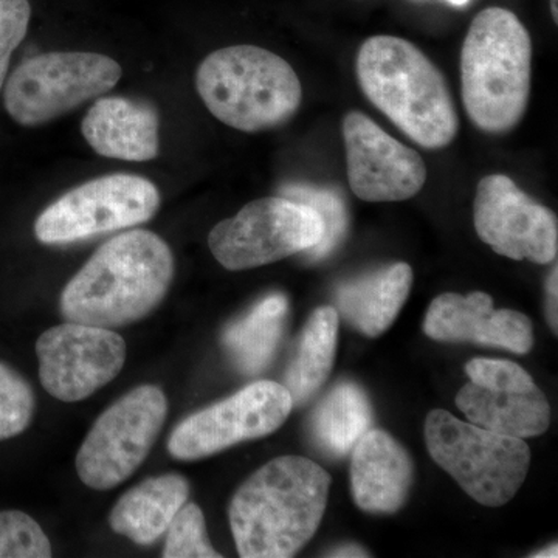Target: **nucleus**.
<instances>
[{"label":"nucleus","mask_w":558,"mask_h":558,"mask_svg":"<svg viewBox=\"0 0 558 558\" xmlns=\"http://www.w3.org/2000/svg\"><path fill=\"white\" fill-rule=\"evenodd\" d=\"M425 442L436 464L488 508H499L515 497L531 464L524 439L459 421L446 410L428 414Z\"/></svg>","instance_id":"nucleus-6"},{"label":"nucleus","mask_w":558,"mask_h":558,"mask_svg":"<svg viewBox=\"0 0 558 558\" xmlns=\"http://www.w3.org/2000/svg\"><path fill=\"white\" fill-rule=\"evenodd\" d=\"M31 16L28 0H0V90L5 83L11 54L27 35Z\"/></svg>","instance_id":"nucleus-28"},{"label":"nucleus","mask_w":558,"mask_h":558,"mask_svg":"<svg viewBox=\"0 0 558 558\" xmlns=\"http://www.w3.org/2000/svg\"><path fill=\"white\" fill-rule=\"evenodd\" d=\"M446 2H449L450 5L453 7H465L470 2V0H446Z\"/></svg>","instance_id":"nucleus-33"},{"label":"nucleus","mask_w":558,"mask_h":558,"mask_svg":"<svg viewBox=\"0 0 558 558\" xmlns=\"http://www.w3.org/2000/svg\"><path fill=\"white\" fill-rule=\"evenodd\" d=\"M355 72L365 97L422 148L442 149L457 137L459 119L449 84L410 40L385 35L366 39Z\"/></svg>","instance_id":"nucleus-3"},{"label":"nucleus","mask_w":558,"mask_h":558,"mask_svg":"<svg viewBox=\"0 0 558 558\" xmlns=\"http://www.w3.org/2000/svg\"><path fill=\"white\" fill-rule=\"evenodd\" d=\"M329 488V473L307 458L279 457L256 470L229 506L240 557L296 556L318 531Z\"/></svg>","instance_id":"nucleus-2"},{"label":"nucleus","mask_w":558,"mask_h":558,"mask_svg":"<svg viewBox=\"0 0 558 558\" xmlns=\"http://www.w3.org/2000/svg\"><path fill=\"white\" fill-rule=\"evenodd\" d=\"M160 193L142 175L112 174L70 190L38 216L40 244H73L148 222L160 208Z\"/></svg>","instance_id":"nucleus-10"},{"label":"nucleus","mask_w":558,"mask_h":558,"mask_svg":"<svg viewBox=\"0 0 558 558\" xmlns=\"http://www.w3.org/2000/svg\"><path fill=\"white\" fill-rule=\"evenodd\" d=\"M352 451L351 492L368 513H396L409 498L414 465L409 451L381 429H368Z\"/></svg>","instance_id":"nucleus-17"},{"label":"nucleus","mask_w":558,"mask_h":558,"mask_svg":"<svg viewBox=\"0 0 558 558\" xmlns=\"http://www.w3.org/2000/svg\"><path fill=\"white\" fill-rule=\"evenodd\" d=\"M189 498L190 483L178 473L142 481L121 495L110 510V527L135 545L148 546L167 532Z\"/></svg>","instance_id":"nucleus-19"},{"label":"nucleus","mask_w":558,"mask_h":558,"mask_svg":"<svg viewBox=\"0 0 558 558\" xmlns=\"http://www.w3.org/2000/svg\"><path fill=\"white\" fill-rule=\"evenodd\" d=\"M159 128V113L153 106L123 97L95 101L81 123V132L95 153L124 161L156 159Z\"/></svg>","instance_id":"nucleus-18"},{"label":"nucleus","mask_w":558,"mask_h":558,"mask_svg":"<svg viewBox=\"0 0 558 558\" xmlns=\"http://www.w3.org/2000/svg\"><path fill=\"white\" fill-rule=\"evenodd\" d=\"M473 222L481 241L498 255L534 264L557 259L556 213L529 197L505 174L481 179L473 205Z\"/></svg>","instance_id":"nucleus-14"},{"label":"nucleus","mask_w":558,"mask_h":558,"mask_svg":"<svg viewBox=\"0 0 558 558\" xmlns=\"http://www.w3.org/2000/svg\"><path fill=\"white\" fill-rule=\"evenodd\" d=\"M532 557H534V558H545V557L557 558L558 557L557 543H554V545H550L549 548L539 550V553L534 554V556H532Z\"/></svg>","instance_id":"nucleus-31"},{"label":"nucleus","mask_w":558,"mask_h":558,"mask_svg":"<svg viewBox=\"0 0 558 558\" xmlns=\"http://www.w3.org/2000/svg\"><path fill=\"white\" fill-rule=\"evenodd\" d=\"M413 278L409 264L398 263L343 282L336 292L337 312L365 336L379 337L402 311Z\"/></svg>","instance_id":"nucleus-20"},{"label":"nucleus","mask_w":558,"mask_h":558,"mask_svg":"<svg viewBox=\"0 0 558 558\" xmlns=\"http://www.w3.org/2000/svg\"><path fill=\"white\" fill-rule=\"evenodd\" d=\"M550 11H553L554 22H558V0H550Z\"/></svg>","instance_id":"nucleus-32"},{"label":"nucleus","mask_w":558,"mask_h":558,"mask_svg":"<svg viewBox=\"0 0 558 558\" xmlns=\"http://www.w3.org/2000/svg\"><path fill=\"white\" fill-rule=\"evenodd\" d=\"M196 87L211 116L250 134L288 123L303 101V86L292 65L256 46L209 53L197 69Z\"/></svg>","instance_id":"nucleus-5"},{"label":"nucleus","mask_w":558,"mask_h":558,"mask_svg":"<svg viewBox=\"0 0 558 558\" xmlns=\"http://www.w3.org/2000/svg\"><path fill=\"white\" fill-rule=\"evenodd\" d=\"M282 196L288 199L303 202L318 213L325 223V234L314 248L307 250L311 259L317 260L328 256L343 240L348 230L347 205L340 194L328 189H315L311 185H292L282 189Z\"/></svg>","instance_id":"nucleus-24"},{"label":"nucleus","mask_w":558,"mask_h":558,"mask_svg":"<svg viewBox=\"0 0 558 558\" xmlns=\"http://www.w3.org/2000/svg\"><path fill=\"white\" fill-rule=\"evenodd\" d=\"M36 396L16 369L0 362V440L17 438L33 422Z\"/></svg>","instance_id":"nucleus-25"},{"label":"nucleus","mask_w":558,"mask_h":558,"mask_svg":"<svg viewBox=\"0 0 558 558\" xmlns=\"http://www.w3.org/2000/svg\"><path fill=\"white\" fill-rule=\"evenodd\" d=\"M119 62L92 51H54L22 62L7 81L3 101L22 126H39L97 100L117 86Z\"/></svg>","instance_id":"nucleus-7"},{"label":"nucleus","mask_w":558,"mask_h":558,"mask_svg":"<svg viewBox=\"0 0 558 558\" xmlns=\"http://www.w3.org/2000/svg\"><path fill=\"white\" fill-rule=\"evenodd\" d=\"M532 40L515 13L481 11L461 50V94L470 121L486 134L515 130L531 95Z\"/></svg>","instance_id":"nucleus-4"},{"label":"nucleus","mask_w":558,"mask_h":558,"mask_svg":"<svg viewBox=\"0 0 558 558\" xmlns=\"http://www.w3.org/2000/svg\"><path fill=\"white\" fill-rule=\"evenodd\" d=\"M288 314V299L282 293H271L227 326L222 344L242 374L256 376L270 365L281 343Z\"/></svg>","instance_id":"nucleus-21"},{"label":"nucleus","mask_w":558,"mask_h":558,"mask_svg":"<svg viewBox=\"0 0 558 558\" xmlns=\"http://www.w3.org/2000/svg\"><path fill=\"white\" fill-rule=\"evenodd\" d=\"M51 543L38 521L21 510H0V558H50Z\"/></svg>","instance_id":"nucleus-27"},{"label":"nucleus","mask_w":558,"mask_h":558,"mask_svg":"<svg viewBox=\"0 0 558 558\" xmlns=\"http://www.w3.org/2000/svg\"><path fill=\"white\" fill-rule=\"evenodd\" d=\"M330 557H368L365 549L355 545L341 546V548L332 550Z\"/></svg>","instance_id":"nucleus-30"},{"label":"nucleus","mask_w":558,"mask_h":558,"mask_svg":"<svg viewBox=\"0 0 558 558\" xmlns=\"http://www.w3.org/2000/svg\"><path fill=\"white\" fill-rule=\"evenodd\" d=\"M558 269L557 264L546 281V315L553 332H558Z\"/></svg>","instance_id":"nucleus-29"},{"label":"nucleus","mask_w":558,"mask_h":558,"mask_svg":"<svg viewBox=\"0 0 558 558\" xmlns=\"http://www.w3.org/2000/svg\"><path fill=\"white\" fill-rule=\"evenodd\" d=\"M339 317L336 307L323 306L307 319L282 384L293 405H303L314 398L328 380L336 359Z\"/></svg>","instance_id":"nucleus-22"},{"label":"nucleus","mask_w":558,"mask_h":558,"mask_svg":"<svg viewBox=\"0 0 558 558\" xmlns=\"http://www.w3.org/2000/svg\"><path fill=\"white\" fill-rule=\"evenodd\" d=\"M293 409L288 388L259 380L197 411L172 429L168 451L179 461H199L245 440L277 432Z\"/></svg>","instance_id":"nucleus-11"},{"label":"nucleus","mask_w":558,"mask_h":558,"mask_svg":"<svg viewBox=\"0 0 558 558\" xmlns=\"http://www.w3.org/2000/svg\"><path fill=\"white\" fill-rule=\"evenodd\" d=\"M465 373L470 381L458 392L457 407L472 424L520 439L549 428L548 399L517 363L473 359Z\"/></svg>","instance_id":"nucleus-13"},{"label":"nucleus","mask_w":558,"mask_h":558,"mask_svg":"<svg viewBox=\"0 0 558 558\" xmlns=\"http://www.w3.org/2000/svg\"><path fill=\"white\" fill-rule=\"evenodd\" d=\"M168 416V398L157 385L121 396L92 425L76 453V473L92 490H110L131 478L148 458Z\"/></svg>","instance_id":"nucleus-8"},{"label":"nucleus","mask_w":558,"mask_h":558,"mask_svg":"<svg viewBox=\"0 0 558 558\" xmlns=\"http://www.w3.org/2000/svg\"><path fill=\"white\" fill-rule=\"evenodd\" d=\"M341 131L349 186L359 199L402 202L424 189L427 182L424 159L365 113L349 112Z\"/></svg>","instance_id":"nucleus-15"},{"label":"nucleus","mask_w":558,"mask_h":558,"mask_svg":"<svg viewBox=\"0 0 558 558\" xmlns=\"http://www.w3.org/2000/svg\"><path fill=\"white\" fill-rule=\"evenodd\" d=\"M373 424L368 396L352 381L337 385L311 417L315 446L330 458L347 457Z\"/></svg>","instance_id":"nucleus-23"},{"label":"nucleus","mask_w":558,"mask_h":558,"mask_svg":"<svg viewBox=\"0 0 558 558\" xmlns=\"http://www.w3.org/2000/svg\"><path fill=\"white\" fill-rule=\"evenodd\" d=\"M165 558H220L213 548L207 534L204 512L199 506L186 501L175 513L170 527L167 529Z\"/></svg>","instance_id":"nucleus-26"},{"label":"nucleus","mask_w":558,"mask_h":558,"mask_svg":"<svg viewBox=\"0 0 558 558\" xmlns=\"http://www.w3.org/2000/svg\"><path fill=\"white\" fill-rule=\"evenodd\" d=\"M424 332L438 341H470L527 354L534 344L532 323L520 312L494 310V300L484 292L468 296L442 293L429 304Z\"/></svg>","instance_id":"nucleus-16"},{"label":"nucleus","mask_w":558,"mask_h":558,"mask_svg":"<svg viewBox=\"0 0 558 558\" xmlns=\"http://www.w3.org/2000/svg\"><path fill=\"white\" fill-rule=\"evenodd\" d=\"M175 263L148 230L124 231L101 245L61 293L65 322L117 329L148 317L167 296Z\"/></svg>","instance_id":"nucleus-1"},{"label":"nucleus","mask_w":558,"mask_h":558,"mask_svg":"<svg viewBox=\"0 0 558 558\" xmlns=\"http://www.w3.org/2000/svg\"><path fill=\"white\" fill-rule=\"evenodd\" d=\"M323 234L325 223L310 205L284 196L264 197L219 222L209 231L208 245L220 266L241 271L307 252Z\"/></svg>","instance_id":"nucleus-9"},{"label":"nucleus","mask_w":558,"mask_h":558,"mask_svg":"<svg viewBox=\"0 0 558 558\" xmlns=\"http://www.w3.org/2000/svg\"><path fill=\"white\" fill-rule=\"evenodd\" d=\"M44 389L65 403L81 402L110 384L126 363V341L116 330L64 322L36 341Z\"/></svg>","instance_id":"nucleus-12"}]
</instances>
